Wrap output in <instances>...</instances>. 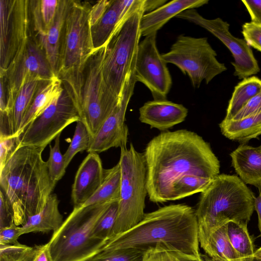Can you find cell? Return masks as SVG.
<instances>
[{"label": "cell", "mask_w": 261, "mask_h": 261, "mask_svg": "<svg viewBox=\"0 0 261 261\" xmlns=\"http://www.w3.org/2000/svg\"><path fill=\"white\" fill-rule=\"evenodd\" d=\"M32 261H54L48 243L34 247V254Z\"/></svg>", "instance_id": "cell-46"}, {"label": "cell", "mask_w": 261, "mask_h": 261, "mask_svg": "<svg viewBox=\"0 0 261 261\" xmlns=\"http://www.w3.org/2000/svg\"><path fill=\"white\" fill-rule=\"evenodd\" d=\"M112 202L73 208L48 242L54 261H87L102 251L106 242L93 238L92 231Z\"/></svg>", "instance_id": "cell-6"}, {"label": "cell", "mask_w": 261, "mask_h": 261, "mask_svg": "<svg viewBox=\"0 0 261 261\" xmlns=\"http://www.w3.org/2000/svg\"><path fill=\"white\" fill-rule=\"evenodd\" d=\"M161 56L167 64H174L188 75L194 88H199L203 80L208 84L226 70L225 65L217 60V54L206 37L180 35L170 50Z\"/></svg>", "instance_id": "cell-10"}, {"label": "cell", "mask_w": 261, "mask_h": 261, "mask_svg": "<svg viewBox=\"0 0 261 261\" xmlns=\"http://www.w3.org/2000/svg\"><path fill=\"white\" fill-rule=\"evenodd\" d=\"M59 0L30 1L32 35L37 37L43 35L52 24Z\"/></svg>", "instance_id": "cell-27"}, {"label": "cell", "mask_w": 261, "mask_h": 261, "mask_svg": "<svg viewBox=\"0 0 261 261\" xmlns=\"http://www.w3.org/2000/svg\"><path fill=\"white\" fill-rule=\"evenodd\" d=\"M33 247L18 243L15 244H0V261H21Z\"/></svg>", "instance_id": "cell-38"}, {"label": "cell", "mask_w": 261, "mask_h": 261, "mask_svg": "<svg viewBox=\"0 0 261 261\" xmlns=\"http://www.w3.org/2000/svg\"><path fill=\"white\" fill-rule=\"evenodd\" d=\"M19 145V137H0V170Z\"/></svg>", "instance_id": "cell-39"}, {"label": "cell", "mask_w": 261, "mask_h": 261, "mask_svg": "<svg viewBox=\"0 0 261 261\" xmlns=\"http://www.w3.org/2000/svg\"><path fill=\"white\" fill-rule=\"evenodd\" d=\"M157 33L145 37L139 44L135 63V78L150 91L153 100H165L172 78L156 46Z\"/></svg>", "instance_id": "cell-15"}, {"label": "cell", "mask_w": 261, "mask_h": 261, "mask_svg": "<svg viewBox=\"0 0 261 261\" xmlns=\"http://www.w3.org/2000/svg\"><path fill=\"white\" fill-rule=\"evenodd\" d=\"M211 261H221V260H212V259H211Z\"/></svg>", "instance_id": "cell-53"}, {"label": "cell", "mask_w": 261, "mask_h": 261, "mask_svg": "<svg viewBox=\"0 0 261 261\" xmlns=\"http://www.w3.org/2000/svg\"><path fill=\"white\" fill-rule=\"evenodd\" d=\"M143 261H203L201 257H195L176 251L162 248H151L145 252Z\"/></svg>", "instance_id": "cell-37"}, {"label": "cell", "mask_w": 261, "mask_h": 261, "mask_svg": "<svg viewBox=\"0 0 261 261\" xmlns=\"http://www.w3.org/2000/svg\"><path fill=\"white\" fill-rule=\"evenodd\" d=\"M63 88L62 82L57 76L40 81L33 99L22 119L18 133L19 137L28 125L41 115L60 95Z\"/></svg>", "instance_id": "cell-24"}, {"label": "cell", "mask_w": 261, "mask_h": 261, "mask_svg": "<svg viewBox=\"0 0 261 261\" xmlns=\"http://www.w3.org/2000/svg\"><path fill=\"white\" fill-rule=\"evenodd\" d=\"M242 34L248 45L261 51V25L246 22L242 25Z\"/></svg>", "instance_id": "cell-41"}, {"label": "cell", "mask_w": 261, "mask_h": 261, "mask_svg": "<svg viewBox=\"0 0 261 261\" xmlns=\"http://www.w3.org/2000/svg\"><path fill=\"white\" fill-rule=\"evenodd\" d=\"M221 132L227 138L245 143L261 135V112L240 120H223Z\"/></svg>", "instance_id": "cell-26"}, {"label": "cell", "mask_w": 261, "mask_h": 261, "mask_svg": "<svg viewBox=\"0 0 261 261\" xmlns=\"http://www.w3.org/2000/svg\"><path fill=\"white\" fill-rule=\"evenodd\" d=\"M213 180L195 174H187L175 182L171 200L180 199L197 193H201Z\"/></svg>", "instance_id": "cell-32"}, {"label": "cell", "mask_w": 261, "mask_h": 261, "mask_svg": "<svg viewBox=\"0 0 261 261\" xmlns=\"http://www.w3.org/2000/svg\"><path fill=\"white\" fill-rule=\"evenodd\" d=\"M118 201L112 202L96 222L92 231L95 239L106 243L109 239L117 218Z\"/></svg>", "instance_id": "cell-34"}, {"label": "cell", "mask_w": 261, "mask_h": 261, "mask_svg": "<svg viewBox=\"0 0 261 261\" xmlns=\"http://www.w3.org/2000/svg\"><path fill=\"white\" fill-rule=\"evenodd\" d=\"M0 111L6 113L7 112L8 93L4 77L0 76Z\"/></svg>", "instance_id": "cell-47"}, {"label": "cell", "mask_w": 261, "mask_h": 261, "mask_svg": "<svg viewBox=\"0 0 261 261\" xmlns=\"http://www.w3.org/2000/svg\"><path fill=\"white\" fill-rule=\"evenodd\" d=\"M261 112V92L251 98L231 119L240 120Z\"/></svg>", "instance_id": "cell-43"}, {"label": "cell", "mask_w": 261, "mask_h": 261, "mask_svg": "<svg viewBox=\"0 0 261 261\" xmlns=\"http://www.w3.org/2000/svg\"><path fill=\"white\" fill-rule=\"evenodd\" d=\"M254 258L255 260L261 261V247L254 252Z\"/></svg>", "instance_id": "cell-50"}, {"label": "cell", "mask_w": 261, "mask_h": 261, "mask_svg": "<svg viewBox=\"0 0 261 261\" xmlns=\"http://www.w3.org/2000/svg\"><path fill=\"white\" fill-rule=\"evenodd\" d=\"M143 154L147 195L154 203L171 201L175 182L187 174L214 179L220 172L210 144L187 129L160 133L148 143Z\"/></svg>", "instance_id": "cell-1"}, {"label": "cell", "mask_w": 261, "mask_h": 261, "mask_svg": "<svg viewBox=\"0 0 261 261\" xmlns=\"http://www.w3.org/2000/svg\"><path fill=\"white\" fill-rule=\"evenodd\" d=\"M60 135L55 139L54 146L49 144V155L46 161L48 173L51 179L55 182L60 180L66 172L63 155L60 151Z\"/></svg>", "instance_id": "cell-36"}, {"label": "cell", "mask_w": 261, "mask_h": 261, "mask_svg": "<svg viewBox=\"0 0 261 261\" xmlns=\"http://www.w3.org/2000/svg\"><path fill=\"white\" fill-rule=\"evenodd\" d=\"M14 223H15V217L12 205L7 195L1 189L0 229L8 227Z\"/></svg>", "instance_id": "cell-40"}, {"label": "cell", "mask_w": 261, "mask_h": 261, "mask_svg": "<svg viewBox=\"0 0 261 261\" xmlns=\"http://www.w3.org/2000/svg\"><path fill=\"white\" fill-rule=\"evenodd\" d=\"M256 149L258 151L261 152V145L258 147H256Z\"/></svg>", "instance_id": "cell-52"}, {"label": "cell", "mask_w": 261, "mask_h": 261, "mask_svg": "<svg viewBox=\"0 0 261 261\" xmlns=\"http://www.w3.org/2000/svg\"><path fill=\"white\" fill-rule=\"evenodd\" d=\"M34 254V247H33L31 251L28 253L25 257L21 261H32Z\"/></svg>", "instance_id": "cell-51"}, {"label": "cell", "mask_w": 261, "mask_h": 261, "mask_svg": "<svg viewBox=\"0 0 261 261\" xmlns=\"http://www.w3.org/2000/svg\"><path fill=\"white\" fill-rule=\"evenodd\" d=\"M229 241L242 261H254V246L247 224L230 221L226 224Z\"/></svg>", "instance_id": "cell-31"}, {"label": "cell", "mask_w": 261, "mask_h": 261, "mask_svg": "<svg viewBox=\"0 0 261 261\" xmlns=\"http://www.w3.org/2000/svg\"><path fill=\"white\" fill-rule=\"evenodd\" d=\"M231 163L240 178L261 190V152L242 144L230 154Z\"/></svg>", "instance_id": "cell-23"}, {"label": "cell", "mask_w": 261, "mask_h": 261, "mask_svg": "<svg viewBox=\"0 0 261 261\" xmlns=\"http://www.w3.org/2000/svg\"><path fill=\"white\" fill-rule=\"evenodd\" d=\"M144 2L142 0L141 4L128 15L106 45L103 76L108 88L118 99L136 58L142 36L140 20L145 14Z\"/></svg>", "instance_id": "cell-8"}, {"label": "cell", "mask_w": 261, "mask_h": 261, "mask_svg": "<svg viewBox=\"0 0 261 261\" xmlns=\"http://www.w3.org/2000/svg\"><path fill=\"white\" fill-rule=\"evenodd\" d=\"M258 261H260V260H258Z\"/></svg>", "instance_id": "cell-54"}, {"label": "cell", "mask_w": 261, "mask_h": 261, "mask_svg": "<svg viewBox=\"0 0 261 261\" xmlns=\"http://www.w3.org/2000/svg\"><path fill=\"white\" fill-rule=\"evenodd\" d=\"M260 92L259 79L253 76L243 79L234 88L224 120H231L251 98Z\"/></svg>", "instance_id": "cell-30"}, {"label": "cell", "mask_w": 261, "mask_h": 261, "mask_svg": "<svg viewBox=\"0 0 261 261\" xmlns=\"http://www.w3.org/2000/svg\"><path fill=\"white\" fill-rule=\"evenodd\" d=\"M226 224L215 230L202 248L212 260L242 261L229 241Z\"/></svg>", "instance_id": "cell-29"}, {"label": "cell", "mask_w": 261, "mask_h": 261, "mask_svg": "<svg viewBox=\"0 0 261 261\" xmlns=\"http://www.w3.org/2000/svg\"><path fill=\"white\" fill-rule=\"evenodd\" d=\"M112 2V0H100L91 6L89 12L90 27L96 24L103 15Z\"/></svg>", "instance_id": "cell-44"}, {"label": "cell", "mask_w": 261, "mask_h": 261, "mask_svg": "<svg viewBox=\"0 0 261 261\" xmlns=\"http://www.w3.org/2000/svg\"><path fill=\"white\" fill-rule=\"evenodd\" d=\"M72 0H59L56 14L52 24L45 34L34 37L44 52L56 76L63 27Z\"/></svg>", "instance_id": "cell-22"}, {"label": "cell", "mask_w": 261, "mask_h": 261, "mask_svg": "<svg viewBox=\"0 0 261 261\" xmlns=\"http://www.w3.org/2000/svg\"><path fill=\"white\" fill-rule=\"evenodd\" d=\"M44 149L19 147L0 170L1 189L11 203L18 226L42 210L56 185L42 158Z\"/></svg>", "instance_id": "cell-3"}, {"label": "cell", "mask_w": 261, "mask_h": 261, "mask_svg": "<svg viewBox=\"0 0 261 261\" xmlns=\"http://www.w3.org/2000/svg\"><path fill=\"white\" fill-rule=\"evenodd\" d=\"M92 139L85 125L80 120L76 122L75 131L70 144L63 154L66 168L76 153L88 150Z\"/></svg>", "instance_id": "cell-33"}, {"label": "cell", "mask_w": 261, "mask_h": 261, "mask_svg": "<svg viewBox=\"0 0 261 261\" xmlns=\"http://www.w3.org/2000/svg\"><path fill=\"white\" fill-rule=\"evenodd\" d=\"M39 78H27L15 99L13 106L8 114H0V137H19L18 133L23 117L37 90Z\"/></svg>", "instance_id": "cell-20"}, {"label": "cell", "mask_w": 261, "mask_h": 261, "mask_svg": "<svg viewBox=\"0 0 261 261\" xmlns=\"http://www.w3.org/2000/svg\"><path fill=\"white\" fill-rule=\"evenodd\" d=\"M254 210L258 216V226L261 236V193L260 192L257 197H255Z\"/></svg>", "instance_id": "cell-49"}, {"label": "cell", "mask_w": 261, "mask_h": 261, "mask_svg": "<svg viewBox=\"0 0 261 261\" xmlns=\"http://www.w3.org/2000/svg\"><path fill=\"white\" fill-rule=\"evenodd\" d=\"M0 76H3L6 82L8 93L6 114H8L28 77L35 76L45 80L56 75L44 52L32 35L21 47L7 70L0 72Z\"/></svg>", "instance_id": "cell-13"}, {"label": "cell", "mask_w": 261, "mask_h": 261, "mask_svg": "<svg viewBox=\"0 0 261 261\" xmlns=\"http://www.w3.org/2000/svg\"><path fill=\"white\" fill-rule=\"evenodd\" d=\"M199 245L195 210L177 204L145 214L135 226L108 240L102 250L159 247L200 257Z\"/></svg>", "instance_id": "cell-2"}, {"label": "cell", "mask_w": 261, "mask_h": 261, "mask_svg": "<svg viewBox=\"0 0 261 261\" xmlns=\"http://www.w3.org/2000/svg\"><path fill=\"white\" fill-rule=\"evenodd\" d=\"M106 46L95 50L84 72L78 111L92 139L113 112L119 99L107 86L102 74ZM93 140V139H92Z\"/></svg>", "instance_id": "cell-9"}, {"label": "cell", "mask_w": 261, "mask_h": 261, "mask_svg": "<svg viewBox=\"0 0 261 261\" xmlns=\"http://www.w3.org/2000/svg\"><path fill=\"white\" fill-rule=\"evenodd\" d=\"M175 17L188 20L206 30L218 38L230 50L234 58L231 62L234 75L245 79L259 70L251 47L245 39L234 37L229 31V24L220 18L208 19L195 9L182 11Z\"/></svg>", "instance_id": "cell-14"}, {"label": "cell", "mask_w": 261, "mask_h": 261, "mask_svg": "<svg viewBox=\"0 0 261 261\" xmlns=\"http://www.w3.org/2000/svg\"><path fill=\"white\" fill-rule=\"evenodd\" d=\"M164 0H144V9L145 14L151 12L166 4Z\"/></svg>", "instance_id": "cell-48"}, {"label": "cell", "mask_w": 261, "mask_h": 261, "mask_svg": "<svg viewBox=\"0 0 261 261\" xmlns=\"http://www.w3.org/2000/svg\"><path fill=\"white\" fill-rule=\"evenodd\" d=\"M80 119L74 100L63 86L60 95L19 136L18 147L34 146L45 149L64 128Z\"/></svg>", "instance_id": "cell-11"}, {"label": "cell", "mask_w": 261, "mask_h": 261, "mask_svg": "<svg viewBox=\"0 0 261 261\" xmlns=\"http://www.w3.org/2000/svg\"><path fill=\"white\" fill-rule=\"evenodd\" d=\"M188 110L182 105L165 100L146 102L139 109V120L152 128L165 132L184 121Z\"/></svg>", "instance_id": "cell-18"}, {"label": "cell", "mask_w": 261, "mask_h": 261, "mask_svg": "<svg viewBox=\"0 0 261 261\" xmlns=\"http://www.w3.org/2000/svg\"><path fill=\"white\" fill-rule=\"evenodd\" d=\"M142 2V0H112L100 19L90 28L94 50L106 45L118 27Z\"/></svg>", "instance_id": "cell-19"}, {"label": "cell", "mask_w": 261, "mask_h": 261, "mask_svg": "<svg viewBox=\"0 0 261 261\" xmlns=\"http://www.w3.org/2000/svg\"><path fill=\"white\" fill-rule=\"evenodd\" d=\"M247 9L251 22L261 25V0L242 1Z\"/></svg>", "instance_id": "cell-45"}, {"label": "cell", "mask_w": 261, "mask_h": 261, "mask_svg": "<svg viewBox=\"0 0 261 261\" xmlns=\"http://www.w3.org/2000/svg\"><path fill=\"white\" fill-rule=\"evenodd\" d=\"M121 177V168L119 162L112 168L105 169V177L101 185L80 208L119 200Z\"/></svg>", "instance_id": "cell-28"}, {"label": "cell", "mask_w": 261, "mask_h": 261, "mask_svg": "<svg viewBox=\"0 0 261 261\" xmlns=\"http://www.w3.org/2000/svg\"><path fill=\"white\" fill-rule=\"evenodd\" d=\"M105 169L98 154L90 152L80 165L72 186L74 208H80L101 185Z\"/></svg>", "instance_id": "cell-17"}, {"label": "cell", "mask_w": 261, "mask_h": 261, "mask_svg": "<svg viewBox=\"0 0 261 261\" xmlns=\"http://www.w3.org/2000/svg\"><path fill=\"white\" fill-rule=\"evenodd\" d=\"M255 196L234 175L219 174L201 193L195 210L199 245L228 222L247 224L254 210Z\"/></svg>", "instance_id": "cell-4"}, {"label": "cell", "mask_w": 261, "mask_h": 261, "mask_svg": "<svg viewBox=\"0 0 261 261\" xmlns=\"http://www.w3.org/2000/svg\"><path fill=\"white\" fill-rule=\"evenodd\" d=\"M208 3L207 0H173L166 3L142 16L141 35L145 37L157 33L172 18L182 11L201 7Z\"/></svg>", "instance_id": "cell-21"}, {"label": "cell", "mask_w": 261, "mask_h": 261, "mask_svg": "<svg viewBox=\"0 0 261 261\" xmlns=\"http://www.w3.org/2000/svg\"><path fill=\"white\" fill-rule=\"evenodd\" d=\"M23 234L21 226L15 223L11 225L0 229V244L10 245L18 243V238Z\"/></svg>", "instance_id": "cell-42"}, {"label": "cell", "mask_w": 261, "mask_h": 261, "mask_svg": "<svg viewBox=\"0 0 261 261\" xmlns=\"http://www.w3.org/2000/svg\"><path fill=\"white\" fill-rule=\"evenodd\" d=\"M91 7L88 3L72 0L60 44L57 76L70 93L77 110L85 68L95 51L89 22Z\"/></svg>", "instance_id": "cell-5"}, {"label": "cell", "mask_w": 261, "mask_h": 261, "mask_svg": "<svg viewBox=\"0 0 261 261\" xmlns=\"http://www.w3.org/2000/svg\"><path fill=\"white\" fill-rule=\"evenodd\" d=\"M136 59L125 80L118 102L93 139L87 150L89 153H98L112 147H126L128 128L125 123V114L137 83L135 74Z\"/></svg>", "instance_id": "cell-16"}, {"label": "cell", "mask_w": 261, "mask_h": 261, "mask_svg": "<svg viewBox=\"0 0 261 261\" xmlns=\"http://www.w3.org/2000/svg\"><path fill=\"white\" fill-rule=\"evenodd\" d=\"M146 251L136 248L104 249L87 261H143Z\"/></svg>", "instance_id": "cell-35"}, {"label": "cell", "mask_w": 261, "mask_h": 261, "mask_svg": "<svg viewBox=\"0 0 261 261\" xmlns=\"http://www.w3.org/2000/svg\"><path fill=\"white\" fill-rule=\"evenodd\" d=\"M0 72L32 35L30 1L0 0Z\"/></svg>", "instance_id": "cell-12"}, {"label": "cell", "mask_w": 261, "mask_h": 261, "mask_svg": "<svg viewBox=\"0 0 261 261\" xmlns=\"http://www.w3.org/2000/svg\"><path fill=\"white\" fill-rule=\"evenodd\" d=\"M59 201L55 194H51L42 210L29 217L21 226L23 234L30 232H47L57 230L63 223L59 209Z\"/></svg>", "instance_id": "cell-25"}, {"label": "cell", "mask_w": 261, "mask_h": 261, "mask_svg": "<svg viewBox=\"0 0 261 261\" xmlns=\"http://www.w3.org/2000/svg\"><path fill=\"white\" fill-rule=\"evenodd\" d=\"M121 188L115 224L109 240L129 230L145 216L146 164L144 154L137 151L132 143L120 148Z\"/></svg>", "instance_id": "cell-7"}]
</instances>
